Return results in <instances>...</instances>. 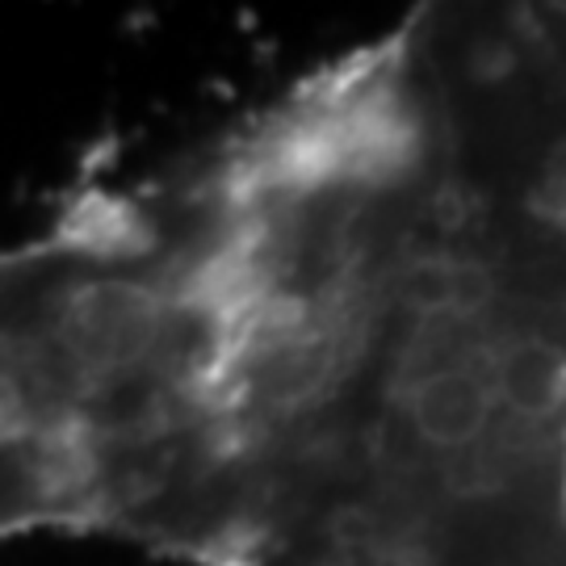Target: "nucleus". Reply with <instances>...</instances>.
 Here are the masks:
<instances>
[{
	"instance_id": "nucleus-1",
	"label": "nucleus",
	"mask_w": 566,
	"mask_h": 566,
	"mask_svg": "<svg viewBox=\"0 0 566 566\" xmlns=\"http://www.w3.org/2000/svg\"><path fill=\"white\" fill-rule=\"evenodd\" d=\"M172 416V311L147 193H84L0 248V546L139 533Z\"/></svg>"
},
{
	"instance_id": "nucleus-2",
	"label": "nucleus",
	"mask_w": 566,
	"mask_h": 566,
	"mask_svg": "<svg viewBox=\"0 0 566 566\" xmlns=\"http://www.w3.org/2000/svg\"><path fill=\"white\" fill-rule=\"evenodd\" d=\"M416 437L432 449H465L483 437L491 420V390L470 369H441L416 382L407 399Z\"/></svg>"
},
{
	"instance_id": "nucleus-3",
	"label": "nucleus",
	"mask_w": 566,
	"mask_h": 566,
	"mask_svg": "<svg viewBox=\"0 0 566 566\" xmlns=\"http://www.w3.org/2000/svg\"><path fill=\"white\" fill-rule=\"evenodd\" d=\"M500 395L521 416H549L566 395V369L546 344H525L500 365Z\"/></svg>"
},
{
	"instance_id": "nucleus-4",
	"label": "nucleus",
	"mask_w": 566,
	"mask_h": 566,
	"mask_svg": "<svg viewBox=\"0 0 566 566\" xmlns=\"http://www.w3.org/2000/svg\"><path fill=\"white\" fill-rule=\"evenodd\" d=\"M403 294L411 306L420 311H458V306H474L483 298V277L474 269H458L446 261H424L407 273Z\"/></svg>"
}]
</instances>
